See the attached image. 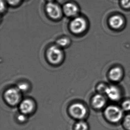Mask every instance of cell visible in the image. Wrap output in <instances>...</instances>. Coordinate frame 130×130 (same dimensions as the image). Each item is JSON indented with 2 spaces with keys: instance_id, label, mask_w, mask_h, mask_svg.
Wrapping results in <instances>:
<instances>
[{
  "instance_id": "cell-1",
  "label": "cell",
  "mask_w": 130,
  "mask_h": 130,
  "mask_svg": "<svg viewBox=\"0 0 130 130\" xmlns=\"http://www.w3.org/2000/svg\"><path fill=\"white\" fill-rule=\"evenodd\" d=\"M124 116L121 107L116 105H109L104 109V117L108 123L112 125L121 123Z\"/></svg>"
},
{
  "instance_id": "cell-2",
  "label": "cell",
  "mask_w": 130,
  "mask_h": 130,
  "mask_svg": "<svg viewBox=\"0 0 130 130\" xmlns=\"http://www.w3.org/2000/svg\"><path fill=\"white\" fill-rule=\"evenodd\" d=\"M47 57L50 63L53 64H57L63 60V53L58 46H52L47 49Z\"/></svg>"
},
{
  "instance_id": "cell-3",
  "label": "cell",
  "mask_w": 130,
  "mask_h": 130,
  "mask_svg": "<svg viewBox=\"0 0 130 130\" xmlns=\"http://www.w3.org/2000/svg\"><path fill=\"white\" fill-rule=\"evenodd\" d=\"M87 28V22L84 18L78 17L71 22L70 28L72 32L79 34L85 32Z\"/></svg>"
},
{
  "instance_id": "cell-4",
  "label": "cell",
  "mask_w": 130,
  "mask_h": 130,
  "mask_svg": "<svg viewBox=\"0 0 130 130\" xmlns=\"http://www.w3.org/2000/svg\"><path fill=\"white\" fill-rule=\"evenodd\" d=\"M45 10L47 15L52 19H59L62 16L63 9L57 4L53 2L47 3L46 5Z\"/></svg>"
},
{
  "instance_id": "cell-5",
  "label": "cell",
  "mask_w": 130,
  "mask_h": 130,
  "mask_svg": "<svg viewBox=\"0 0 130 130\" xmlns=\"http://www.w3.org/2000/svg\"><path fill=\"white\" fill-rule=\"evenodd\" d=\"M104 93L110 100L113 102H119L121 100L122 93L119 87L115 85H110L106 88Z\"/></svg>"
},
{
  "instance_id": "cell-6",
  "label": "cell",
  "mask_w": 130,
  "mask_h": 130,
  "mask_svg": "<svg viewBox=\"0 0 130 130\" xmlns=\"http://www.w3.org/2000/svg\"><path fill=\"white\" fill-rule=\"evenodd\" d=\"M4 96L8 104L10 105H15L19 103L20 100V91L18 88H9L5 91Z\"/></svg>"
},
{
  "instance_id": "cell-7",
  "label": "cell",
  "mask_w": 130,
  "mask_h": 130,
  "mask_svg": "<svg viewBox=\"0 0 130 130\" xmlns=\"http://www.w3.org/2000/svg\"><path fill=\"white\" fill-rule=\"evenodd\" d=\"M69 112L71 116L75 119H81L85 117L87 113L85 106L81 103H75L71 106Z\"/></svg>"
},
{
  "instance_id": "cell-8",
  "label": "cell",
  "mask_w": 130,
  "mask_h": 130,
  "mask_svg": "<svg viewBox=\"0 0 130 130\" xmlns=\"http://www.w3.org/2000/svg\"><path fill=\"white\" fill-rule=\"evenodd\" d=\"M108 75L111 81L116 83L123 79L124 72L123 69L120 66H115L110 69Z\"/></svg>"
},
{
  "instance_id": "cell-9",
  "label": "cell",
  "mask_w": 130,
  "mask_h": 130,
  "mask_svg": "<svg viewBox=\"0 0 130 130\" xmlns=\"http://www.w3.org/2000/svg\"><path fill=\"white\" fill-rule=\"evenodd\" d=\"M124 20L119 15L111 16L108 20V24L111 28L115 30H119L124 25Z\"/></svg>"
},
{
  "instance_id": "cell-10",
  "label": "cell",
  "mask_w": 130,
  "mask_h": 130,
  "mask_svg": "<svg viewBox=\"0 0 130 130\" xmlns=\"http://www.w3.org/2000/svg\"><path fill=\"white\" fill-rule=\"evenodd\" d=\"M91 105L95 109L100 110L105 107L106 105V99L101 93H98L93 96L91 99Z\"/></svg>"
},
{
  "instance_id": "cell-11",
  "label": "cell",
  "mask_w": 130,
  "mask_h": 130,
  "mask_svg": "<svg viewBox=\"0 0 130 130\" xmlns=\"http://www.w3.org/2000/svg\"><path fill=\"white\" fill-rule=\"evenodd\" d=\"M63 12L68 17H75L79 12V8L75 4L68 2L63 5Z\"/></svg>"
},
{
  "instance_id": "cell-12",
  "label": "cell",
  "mask_w": 130,
  "mask_h": 130,
  "mask_svg": "<svg viewBox=\"0 0 130 130\" xmlns=\"http://www.w3.org/2000/svg\"><path fill=\"white\" fill-rule=\"evenodd\" d=\"M34 106V104L32 100L26 99L21 102L20 105V109L22 113L26 115L32 113Z\"/></svg>"
},
{
  "instance_id": "cell-13",
  "label": "cell",
  "mask_w": 130,
  "mask_h": 130,
  "mask_svg": "<svg viewBox=\"0 0 130 130\" xmlns=\"http://www.w3.org/2000/svg\"><path fill=\"white\" fill-rule=\"evenodd\" d=\"M121 123L124 130H130V112L124 116Z\"/></svg>"
},
{
  "instance_id": "cell-14",
  "label": "cell",
  "mask_w": 130,
  "mask_h": 130,
  "mask_svg": "<svg viewBox=\"0 0 130 130\" xmlns=\"http://www.w3.org/2000/svg\"><path fill=\"white\" fill-rule=\"evenodd\" d=\"M120 107L124 112H130V99H126L122 102Z\"/></svg>"
},
{
  "instance_id": "cell-15",
  "label": "cell",
  "mask_w": 130,
  "mask_h": 130,
  "mask_svg": "<svg viewBox=\"0 0 130 130\" xmlns=\"http://www.w3.org/2000/svg\"><path fill=\"white\" fill-rule=\"evenodd\" d=\"M70 43V40L67 37H62L58 39L56 41V44L60 47H65L68 45Z\"/></svg>"
},
{
  "instance_id": "cell-16",
  "label": "cell",
  "mask_w": 130,
  "mask_h": 130,
  "mask_svg": "<svg viewBox=\"0 0 130 130\" xmlns=\"http://www.w3.org/2000/svg\"><path fill=\"white\" fill-rule=\"evenodd\" d=\"M88 126L85 122L80 121L76 124L75 126V130H88Z\"/></svg>"
},
{
  "instance_id": "cell-17",
  "label": "cell",
  "mask_w": 130,
  "mask_h": 130,
  "mask_svg": "<svg viewBox=\"0 0 130 130\" xmlns=\"http://www.w3.org/2000/svg\"><path fill=\"white\" fill-rule=\"evenodd\" d=\"M28 84L25 83H21L19 84L18 85V89L20 91H27L28 89Z\"/></svg>"
},
{
  "instance_id": "cell-18",
  "label": "cell",
  "mask_w": 130,
  "mask_h": 130,
  "mask_svg": "<svg viewBox=\"0 0 130 130\" xmlns=\"http://www.w3.org/2000/svg\"><path fill=\"white\" fill-rule=\"evenodd\" d=\"M120 4L124 9H130V0H121Z\"/></svg>"
},
{
  "instance_id": "cell-19",
  "label": "cell",
  "mask_w": 130,
  "mask_h": 130,
  "mask_svg": "<svg viewBox=\"0 0 130 130\" xmlns=\"http://www.w3.org/2000/svg\"><path fill=\"white\" fill-rule=\"evenodd\" d=\"M8 3L12 6H16L19 5L21 0H5Z\"/></svg>"
},
{
  "instance_id": "cell-20",
  "label": "cell",
  "mask_w": 130,
  "mask_h": 130,
  "mask_svg": "<svg viewBox=\"0 0 130 130\" xmlns=\"http://www.w3.org/2000/svg\"><path fill=\"white\" fill-rule=\"evenodd\" d=\"M26 115L22 113V114L19 115L18 116V120L19 121L23 122L25 121V120L26 119Z\"/></svg>"
},
{
  "instance_id": "cell-21",
  "label": "cell",
  "mask_w": 130,
  "mask_h": 130,
  "mask_svg": "<svg viewBox=\"0 0 130 130\" xmlns=\"http://www.w3.org/2000/svg\"><path fill=\"white\" fill-rule=\"evenodd\" d=\"M1 11L3 12L5 9V2L4 0H1Z\"/></svg>"
},
{
  "instance_id": "cell-22",
  "label": "cell",
  "mask_w": 130,
  "mask_h": 130,
  "mask_svg": "<svg viewBox=\"0 0 130 130\" xmlns=\"http://www.w3.org/2000/svg\"><path fill=\"white\" fill-rule=\"evenodd\" d=\"M47 1L48 2H53L54 0H47Z\"/></svg>"
}]
</instances>
